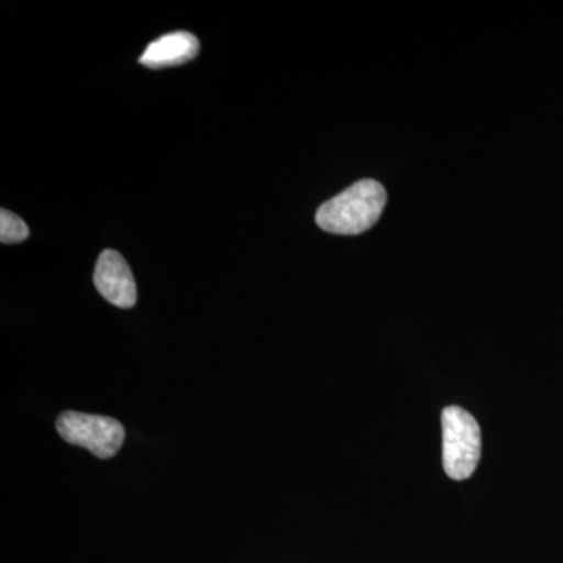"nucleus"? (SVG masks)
Returning <instances> with one entry per match:
<instances>
[{"label":"nucleus","instance_id":"obj_3","mask_svg":"<svg viewBox=\"0 0 563 563\" xmlns=\"http://www.w3.org/2000/svg\"><path fill=\"white\" fill-rule=\"evenodd\" d=\"M57 432L66 443L85 448L99 459H111L124 443V426L101 415L63 412L55 422Z\"/></svg>","mask_w":563,"mask_h":563},{"label":"nucleus","instance_id":"obj_1","mask_svg":"<svg viewBox=\"0 0 563 563\" xmlns=\"http://www.w3.org/2000/svg\"><path fill=\"white\" fill-rule=\"evenodd\" d=\"M387 203V191L379 181H355L347 190L317 211V224L322 231L335 235H358L372 229Z\"/></svg>","mask_w":563,"mask_h":563},{"label":"nucleus","instance_id":"obj_2","mask_svg":"<svg viewBox=\"0 0 563 563\" xmlns=\"http://www.w3.org/2000/svg\"><path fill=\"white\" fill-rule=\"evenodd\" d=\"M443 466L454 481L473 476L483 453V433L472 413L450 406L442 413Z\"/></svg>","mask_w":563,"mask_h":563},{"label":"nucleus","instance_id":"obj_5","mask_svg":"<svg viewBox=\"0 0 563 563\" xmlns=\"http://www.w3.org/2000/svg\"><path fill=\"white\" fill-rule=\"evenodd\" d=\"M199 54V40L188 32H174L163 35L150 44L140 63L150 69L172 68L195 60Z\"/></svg>","mask_w":563,"mask_h":563},{"label":"nucleus","instance_id":"obj_4","mask_svg":"<svg viewBox=\"0 0 563 563\" xmlns=\"http://www.w3.org/2000/svg\"><path fill=\"white\" fill-rule=\"evenodd\" d=\"M95 285L102 298L120 309L136 303V285L131 268L117 251H103L95 269Z\"/></svg>","mask_w":563,"mask_h":563},{"label":"nucleus","instance_id":"obj_6","mask_svg":"<svg viewBox=\"0 0 563 563\" xmlns=\"http://www.w3.org/2000/svg\"><path fill=\"white\" fill-rule=\"evenodd\" d=\"M29 228L24 221L11 211H0V242L3 244L21 243L29 239Z\"/></svg>","mask_w":563,"mask_h":563}]
</instances>
